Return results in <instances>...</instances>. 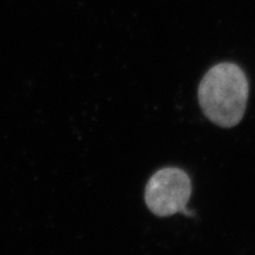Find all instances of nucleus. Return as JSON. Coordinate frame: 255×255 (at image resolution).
<instances>
[{
	"instance_id": "f03ea898",
	"label": "nucleus",
	"mask_w": 255,
	"mask_h": 255,
	"mask_svg": "<svg viewBox=\"0 0 255 255\" xmlns=\"http://www.w3.org/2000/svg\"><path fill=\"white\" fill-rule=\"evenodd\" d=\"M191 190V180L184 170L165 167L149 179L145 188V202L150 212L158 217H169L177 213L193 216L186 207Z\"/></svg>"
},
{
	"instance_id": "f257e3e1",
	"label": "nucleus",
	"mask_w": 255,
	"mask_h": 255,
	"mask_svg": "<svg viewBox=\"0 0 255 255\" xmlns=\"http://www.w3.org/2000/svg\"><path fill=\"white\" fill-rule=\"evenodd\" d=\"M248 97L249 83L245 71L230 62L207 70L198 89L204 116L221 128H233L242 122Z\"/></svg>"
}]
</instances>
